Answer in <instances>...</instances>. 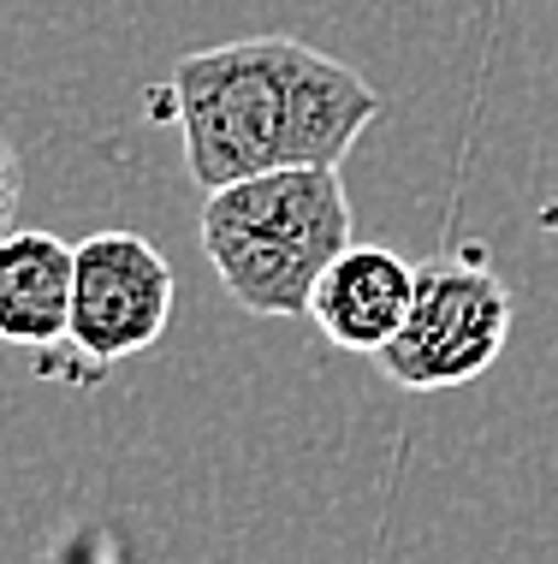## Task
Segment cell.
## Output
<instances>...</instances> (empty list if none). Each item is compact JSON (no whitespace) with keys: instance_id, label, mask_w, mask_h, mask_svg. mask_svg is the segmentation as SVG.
<instances>
[{"instance_id":"1","label":"cell","mask_w":558,"mask_h":564,"mask_svg":"<svg viewBox=\"0 0 558 564\" xmlns=\"http://www.w3.org/2000/svg\"><path fill=\"white\" fill-rule=\"evenodd\" d=\"M161 113L178 119L185 173L203 191L285 166H344L374 119L381 89L357 66L297 36H238L173 66Z\"/></svg>"},{"instance_id":"2","label":"cell","mask_w":558,"mask_h":564,"mask_svg":"<svg viewBox=\"0 0 558 564\" xmlns=\"http://www.w3.org/2000/svg\"><path fill=\"white\" fill-rule=\"evenodd\" d=\"M344 243H357V226L339 166H285V173L238 178L208 191L203 203L208 268L220 292L262 322L309 315L315 280L333 268Z\"/></svg>"},{"instance_id":"3","label":"cell","mask_w":558,"mask_h":564,"mask_svg":"<svg viewBox=\"0 0 558 564\" xmlns=\"http://www.w3.org/2000/svg\"><path fill=\"white\" fill-rule=\"evenodd\" d=\"M517 322L511 285L481 262L416 268V297L398 339L374 350V369L404 392H446L488 375Z\"/></svg>"},{"instance_id":"4","label":"cell","mask_w":558,"mask_h":564,"mask_svg":"<svg viewBox=\"0 0 558 564\" xmlns=\"http://www.w3.org/2000/svg\"><path fill=\"white\" fill-rule=\"evenodd\" d=\"M178 280L173 262L143 232H89L72 243V322L66 345L78 350V369L101 375L161 345L173 322Z\"/></svg>"},{"instance_id":"5","label":"cell","mask_w":558,"mask_h":564,"mask_svg":"<svg viewBox=\"0 0 558 564\" xmlns=\"http://www.w3.org/2000/svg\"><path fill=\"white\" fill-rule=\"evenodd\" d=\"M411 297H416V268L398 250H386V243H344L333 256V268L315 280L309 322L339 350L374 357L381 345L398 339Z\"/></svg>"},{"instance_id":"6","label":"cell","mask_w":558,"mask_h":564,"mask_svg":"<svg viewBox=\"0 0 558 564\" xmlns=\"http://www.w3.org/2000/svg\"><path fill=\"white\" fill-rule=\"evenodd\" d=\"M72 322V243L48 226H12L0 238V345L54 350Z\"/></svg>"},{"instance_id":"7","label":"cell","mask_w":558,"mask_h":564,"mask_svg":"<svg viewBox=\"0 0 558 564\" xmlns=\"http://www.w3.org/2000/svg\"><path fill=\"white\" fill-rule=\"evenodd\" d=\"M19 203H24V173H19V155H12L7 131H0V238L19 226Z\"/></svg>"}]
</instances>
